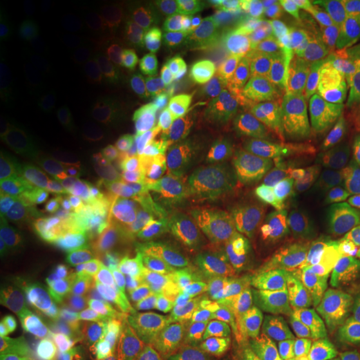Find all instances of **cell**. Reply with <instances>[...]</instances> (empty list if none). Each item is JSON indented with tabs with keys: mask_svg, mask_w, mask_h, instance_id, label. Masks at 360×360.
I'll list each match as a JSON object with an SVG mask.
<instances>
[{
	"mask_svg": "<svg viewBox=\"0 0 360 360\" xmlns=\"http://www.w3.org/2000/svg\"><path fill=\"white\" fill-rule=\"evenodd\" d=\"M337 352L340 360H360V332L337 339Z\"/></svg>",
	"mask_w": 360,
	"mask_h": 360,
	"instance_id": "obj_29",
	"label": "cell"
},
{
	"mask_svg": "<svg viewBox=\"0 0 360 360\" xmlns=\"http://www.w3.org/2000/svg\"><path fill=\"white\" fill-rule=\"evenodd\" d=\"M250 37L257 45L265 69L285 74L302 60L309 47L307 15L300 8H272L252 19Z\"/></svg>",
	"mask_w": 360,
	"mask_h": 360,
	"instance_id": "obj_2",
	"label": "cell"
},
{
	"mask_svg": "<svg viewBox=\"0 0 360 360\" xmlns=\"http://www.w3.org/2000/svg\"><path fill=\"white\" fill-rule=\"evenodd\" d=\"M29 85V65L19 39L2 20L0 29V102L17 101Z\"/></svg>",
	"mask_w": 360,
	"mask_h": 360,
	"instance_id": "obj_20",
	"label": "cell"
},
{
	"mask_svg": "<svg viewBox=\"0 0 360 360\" xmlns=\"http://www.w3.org/2000/svg\"><path fill=\"white\" fill-rule=\"evenodd\" d=\"M359 102H360V97H359Z\"/></svg>",
	"mask_w": 360,
	"mask_h": 360,
	"instance_id": "obj_31",
	"label": "cell"
},
{
	"mask_svg": "<svg viewBox=\"0 0 360 360\" xmlns=\"http://www.w3.org/2000/svg\"><path fill=\"white\" fill-rule=\"evenodd\" d=\"M4 349L15 360H87L64 328L34 312Z\"/></svg>",
	"mask_w": 360,
	"mask_h": 360,
	"instance_id": "obj_6",
	"label": "cell"
},
{
	"mask_svg": "<svg viewBox=\"0 0 360 360\" xmlns=\"http://www.w3.org/2000/svg\"><path fill=\"white\" fill-rule=\"evenodd\" d=\"M327 49L360 74V11L335 17L328 27Z\"/></svg>",
	"mask_w": 360,
	"mask_h": 360,
	"instance_id": "obj_23",
	"label": "cell"
},
{
	"mask_svg": "<svg viewBox=\"0 0 360 360\" xmlns=\"http://www.w3.org/2000/svg\"><path fill=\"white\" fill-rule=\"evenodd\" d=\"M58 182L75 217L101 220L107 212V187L77 157L65 155L58 164Z\"/></svg>",
	"mask_w": 360,
	"mask_h": 360,
	"instance_id": "obj_9",
	"label": "cell"
},
{
	"mask_svg": "<svg viewBox=\"0 0 360 360\" xmlns=\"http://www.w3.org/2000/svg\"><path fill=\"white\" fill-rule=\"evenodd\" d=\"M307 132V120L294 109L277 110L265 124V137L269 146L289 164L295 165H305Z\"/></svg>",
	"mask_w": 360,
	"mask_h": 360,
	"instance_id": "obj_16",
	"label": "cell"
},
{
	"mask_svg": "<svg viewBox=\"0 0 360 360\" xmlns=\"http://www.w3.org/2000/svg\"><path fill=\"white\" fill-rule=\"evenodd\" d=\"M347 164L350 177L354 179V182L357 184V186H360V141L350 148Z\"/></svg>",
	"mask_w": 360,
	"mask_h": 360,
	"instance_id": "obj_30",
	"label": "cell"
},
{
	"mask_svg": "<svg viewBox=\"0 0 360 360\" xmlns=\"http://www.w3.org/2000/svg\"><path fill=\"white\" fill-rule=\"evenodd\" d=\"M127 17H129L127 2L114 0V2L107 4V7L103 8V24L109 27L110 30L117 29L119 25H122Z\"/></svg>",
	"mask_w": 360,
	"mask_h": 360,
	"instance_id": "obj_28",
	"label": "cell"
},
{
	"mask_svg": "<svg viewBox=\"0 0 360 360\" xmlns=\"http://www.w3.org/2000/svg\"><path fill=\"white\" fill-rule=\"evenodd\" d=\"M236 142L260 195L272 207L292 209L300 197V182L295 169L260 135L244 134Z\"/></svg>",
	"mask_w": 360,
	"mask_h": 360,
	"instance_id": "obj_4",
	"label": "cell"
},
{
	"mask_svg": "<svg viewBox=\"0 0 360 360\" xmlns=\"http://www.w3.org/2000/svg\"><path fill=\"white\" fill-rule=\"evenodd\" d=\"M335 354L337 340L327 335H312L292 350L289 360H334Z\"/></svg>",
	"mask_w": 360,
	"mask_h": 360,
	"instance_id": "obj_26",
	"label": "cell"
},
{
	"mask_svg": "<svg viewBox=\"0 0 360 360\" xmlns=\"http://www.w3.org/2000/svg\"><path fill=\"white\" fill-rule=\"evenodd\" d=\"M32 197L22 165L13 157L11 142L4 135L0 142V242L13 259L30 250Z\"/></svg>",
	"mask_w": 360,
	"mask_h": 360,
	"instance_id": "obj_3",
	"label": "cell"
},
{
	"mask_svg": "<svg viewBox=\"0 0 360 360\" xmlns=\"http://www.w3.org/2000/svg\"><path fill=\"white\" fill-rule=\"evenodd\" d=\"M70 143L74 157H77L107 188H114L124 182L127 167L122 155L109 142L96 134L74 129L70 132Z\"/></svg>",
	"mask_w": 360,
	"mask_h": 360,
	"instance_id": "obj_13",
	"label": "cell"
},
{
	"mask_svg": "<svg viewBox=\"0 0 360 360\" xmlns=\"http://www.w3.org/2000/svg\"><path fill=\"white\" fill-rule=\"evenodd\" d=\"M154 65L175 82H191L207 70L209 58L195 40L182 34H165L152 51Z\"/></svg>",
	"mask_w": 360,
	"mask_h": 360,
	"instance_id": "obj_12",
	"label": "cell"
},
{
	"mask_svg": "<svg viewBox=\"0 0 360 360\" xmlns=\"http://www.w3.org/2000/svg\"><path fill=\"white\" fill-rule=\"evenodd\" d=\"M328 224L350 245L360 247V193L352 184L337 182L323 199Z\"/></svg>",
	"mask_w": 360,
	"mask_h": 360,
	"instance_id": "obj_19",
	"label": "cell"
},
{
	"mask_svg": "<svg viewBox=\"0 0 360 360\" xmlns=\"http://www.w3.org/2000/svg\"><path fill=\"white\" fill-rule=\"evenodd\" d=\"M58 24L62 34L70 42L85 37L89 29V15L82 4L77 0H64L58 6Z\"/></svg>",
	"mask_w": 360,
	"mask_h": 360,
	"instance_id": "obj_25",
	"label": "cell"
},
{
	"mask_svg": "<svg viewBox=\"0 0 360 360\" xmlns=\"http://www.w3.org/2000/svg\"><path fill=\"white\" fill-rule=\"evenodd\" d=\"M142 292L160 321L177 328L186 326L187 314L180 295L179 281L167 262L157 264L143 274Z\"/></svg>",
	"mask_w": 360,
	"mask_h": 360,
	"instance_id": "obj_14",
	"label": "cell"
},
{
	"mask_svg": "<svg viewBox=\"0 0 360 360\" xmlns=\"http://www.w3.org/2000/svg\"><path fill=\"white\" fill-rule=\"evenodd\" d=\"M210 53L229 77L259 80L267 70L250 34L240 29L219 30L210 42Z\"/></svg>",
	"mask_w": 360,
	"mask_h": 360,
	"instance_id": "obj_11",
	"label": "cell"
},
{
	"mask_svg": "<svg viewBox=\"0 0 360 360\" xmlns=\"http://www.w3.org/2000/svg\"><path fill=\"white\" fill-rule=\"evenodd\" d=\"M72 109L87 127L97 130V132H110L117 127L114 107L98 87L72 103Z\"/></svg>",
	"mask_w": 360,
	"mask_h": 360,
	"instance_id": "obj_24",
	"label": "cell"
},
{
	"mask_svg": "<svg viewBox=\"0 0 360 360\" xmlns=\"http://www.w3.org/2000/svg\"><path fill=\"white\" fill-rule=\"evenodd\" d=\"M154 105L167 119L175 122L191 124L199 117L205 115L209 101L200 90L184 84L162 85L154 92Z\"/></svg>",
	"mask_w": 360,
	"mask_h": 360,
	"instance_id": "obj_21",
	"label": "cell"
},
{
	"mask_svg": "<svg viewBox=\"0 0 360 360\" xmlns=\"http://www.w3.org/2000/svg\"><path fill=\"white\" fill-rule=\"evenodd\" d=\"M332 302L337 307L340 337L360 332V264H355L337 278L332 289Z\"/></svg>",
	"mask_w": 360,
	"mask_h": 360,
	"instance_id": "obj_22",
	"label": "cell"
},
{
	"mask_svg": "<svg viewBox=\"0 0 360 360\" xmlns=\"http://www.w3.org/2000/svg\"><path fill=\"white\" fill-rule=\"evenodd\" d=\"M141 252V233L132 225H127L102 242L96 252L94 264L103 277L124 282L137 269Z\"/></svg>",
	"mask_w": 360,
	"mask_h": 360,
	"instance_id": "obj_15",
	"label": "cell"
},
{
	"mask_svg": "<svg viewBox=\"0 0 360 360\" xmlns=\"http://www.w3.org/2000/svg\"><path fill=\"white\" fill-rule=\"evenodd\" d=\"M302 267L294 252L272 242L247 245L227 274L231 294L247 307L272 312L294 297Z\"/></svg>",
	"mask_w": 360,
	"mask_h": 360,
	"instance_id": "obj_1",
	"label": "cell"
},
{
	"mask_svg": "<svg viewBox=\"0 0 360 360\" xmlns=\"http://www.w3.org/2000/svg\"><path fill=\"white\" fill-rule=\"evenodd\" d=\"M231 125L220 115L205 114L187 124L179 139L182 154L191 160H212L220 150L229 146Z\"/></svg>",
	"mask_w": 360,
	"mask_h": 360,
	"instance_id": "obj_17",
	"label": "cell"
},
{
	"mask_svg": "<svg viewBox=\"0 0 360 360\" xmlns=\"http://www.w3.org/2000/svg\"><path fill=\"white\" fill-rule=\"evenodd\" d=\"M27 314H29V310L22 307L8 292H2V326H0L2 327L0 328L2 345H6L20 330V327L24 326Z\"/></svg>",
	"mask_w": 360,
	"mask_h": 360,
	"instance_id": "obj_27",
	"label": "cell"
},
{
	"mask_svg": "<svg viewBox=\"0 0 360 360\" xmlns=\"http://www.w3.org/2000/svg\"><path fill=\"white\" fill-rule=\"evenodd\" d=\"M45 84L58 101L72 105L98 87L96 64L84 51L74 47L65 49L49 64Z\"/></svg>",
	"mask_w": 360,
	"mask_h": 360,
	"instance_id": "obj_10",
	"label": "cell"
},
{
	"mask_svg": "<svg viewBox=\"0 0 360 360\" xmlns=\"http://www.w3.org/2000/svg\"><path fill=\"white\" fill-rule=\"evenodd\" d=\"M312 90L315 101L330 114L360 117V74L328 49H321L314 57Z\"/></svg>",
	"mask_w": 360,
	"mask_h": 360,
	"instance_id": "obj_5",
	"label": "cell"
},
{
	"mask_svg": "<svg viewBox=\"0 0 360 360\" xmlns=\"http://www.w3.org/2000/svg\"><path fill=\"white\" fill-rule=\"evenodd\" d=\"M210 182L220 205L232 210H252L259 202V188L237 142L229 143L210 160Z\"/></svg>",
	"mask_w": 360,
	"mask_h": 360,
	"instance_id": "obj_7",
	"label": "cell"
},
{
	"mask_svg": "<svg viewBox=\"0 0 360 360\" xmlns=\"http://www.w3.org/2000/svg\"><path fill=\"white\" fill-rule=\"evenodd\" d=\"M347 148L340 130L332 122H314L309 125L305 165L315 172L332 177L339 172Z\"/></svg>",
	"mask_w": 360,
	"mask_h": 360,
	"instance_id": "obj_18",
	"label": "cell"
},
{
	"mask_svg": "<svg viewBox=\"0 0 360 360\" xmlns=\"http://www.w3.org/2000/svg\"><path fill=\"white\" fill-rule=\"evenodd\" d=\"M205 342L222 355H242L255 350L262 342L259 323L244 310L220 304L207 314Z\"/></svg>",
	"mask_w": 360,
	"mask_h": 360,
	"instance_id": "obj_8",
	"label": "cell"
}]
</instances>
